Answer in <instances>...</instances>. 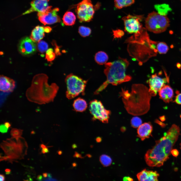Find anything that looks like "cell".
I'll use <instances>...</instances> for the list:
<instances>
[{"label":"cell","mask_w":181,"mask_h":181,"mask_svg":"<svg viewBox=\"0 0 181 181\" xmlns=\"http://www.w3.org/2000/svg\"><path fill=\"white\" fill-rule=\"evenodd\" d=\"M180 132L179 127L173 124L163 137L156 141L155 146L145 155V159L147 165L152 167H160L163 165L169 158Z\"/></svg>","instance_id":"1"},{"label":"cell","mask_w":181,"mask_h":181,"mask_svg":"<svg viewBox=\"0 0 181 181\" xmlns=\"http://www.w3.org/2000/svg\"><path fill=\"white\" fill-rule=\"evenodd\" d=\"M119 94L125 108L129 114L134 116L141 115L149 110L151 96L149 89L144 85L133 84L130 92L122 88Z\"/></svg>","instance_id":"2"},{"label":"cell","mask_w":181,"mask_h":181,"mask_svg":"<svg viewBox=\"0 0 181 181\" xmlns=\"http://www.w3.org/2000/svg\"><path fill=\"white\" fill-rule=\"evenodd\" d=\"M48 76L44 74L34 76L31 87L26 92V96L29 100L39 104L53 101L59 87L54 83L49 85L48 83Z\"/></svg>","instance_id":"3"},{"label":"cell","mask_w":181,"mask_h":181,"mask_svg":"<svg viewBox=\"0 0 181 181\" xmlns=\"http://www.w3.org/2000/svg\"><path fill=\"white\" fill-rule=\"evenodd\" d=\"M129 64V63L126 59L119 57L116 60L105 63L104 72L107 79L95 92L94 94H99L109 84L117 85L130 81L131 77L126 74V70Z\"/></svg>","instance_id":"4"},{"label":"cell","mask_w":181,"mask_h":181,"mask_svg":"<svg viewBox=\"0 0 181 181\" xmlns=\"http://www.w3.org/2000/svg\"><path fill=\"white\" fill-rule=\"evenodd\" d=\"M0 147L10 162L24 158L27 154L28 146L24 138L21 136L12 137L3 141Z\"/></svg>","instance_id":"5"},{"label":"cell","mask_w":181,"mask_h":181,"mask_svg":"<svg viewBox=\"0 0 181 181\" xmlns=\"http://www.w3.org/2000/svg\"><path fill=\"white\" fill-rule=\"evenodd\" d=\"M145 24L147 30L154 33H159L167 29L169 25L170 21L167 15L153 11L148 15Z\"/></svg>","instance_id":"6"},{"label":"cell","mask_w":181,"mask_h":181,"mask_svg":"<svg viewBox=\"0 0 181 181\" xmlns=\"http://www.w3.org/2000/svg\"><path fill=\"white\" fill-rule=\"evenodd\" d=\"M65 81L67 88L66 96L68 99H73L80 93L84 94L87 80L71 73L66 76Z\"/></svg>","instance_id":"7"},{"label":"cell","mask_w":181,"mask_h":181,"mask_svg":"<svg viewBox=\"0 0 181 181\" xmlns=\"http://www.w3.org/2000/svg\"><path fill=\"white\" fill-rule=\"evenodd\" d=\"M143 18V15H128L123 17L124 30L127 33H134V35L138 36L142 33L143 28L141 22Z\"/></svg>","instance_id":"8"},{"label":"cell","mask_w":181,"mask_h":181,"mask_svg":"<svg viewBox=\"0 0 181 181\" xmlns=\"http://www.w3.org/2000/svg\"><path fill=\"white\" fill-rule=\"evenodd\" d=\"M89 108L93 121L98 119L104 123L108 122L111 112L105 109L100 101L94 100L90 101Z\"/></svg>","instance_id":"9"},{"label":"cell","mask_w":181,"mask_h":181,"mask_svg":"<svg viewBox=\"0 0 181 181\" xmlns=\"http://www.w3.org/2000/svg\"><path fill=\"white\" fill-rule=\"evenodd\" d=\"M76 6L75 11L80 22H89L92 19L95 9L90 0H83Z\"/></svg>","instance_id":"10"},{"label":"cell","mask_w":181,"mask_h":181,"mask_svg":"<svg viewBox=\"0 0 181 181\" xmlns=\"http://www.w3.org/2000/svg\"><path fill=\"white\" fill-rule=\"evenodd\" d=\"M52 6H50L45 12H38L37 15L39 21L44 25L51 24L60 22L61 21L59 16L57 13L59 11L58 8L52 9Z\"/></svg>","instance_id":"11"},{"label":"cell","mask_w":181,"mask_h":181,"mask_svg":"<svg viewBox=\"0 0 181 181\" xmlns=\"http://www.w3.org/2000/svg\"><path fill=\"white\" fill-rule=\"evenodd\" d=\"M168 78H163L155 74L152 75L148 80L149 86V93L151 96H155L161 88L165 85Z\"/></svg>","instance_id":"12"},{"label":"cell","mask_w":181,"mask_h":181,"mask_svg":"<svg viewBox=\"0 0 181 181\" xmlns=\"http://www.w3.org/2000/svg\"><path fill=\"white\" fill-rule=\"evenodd\" d=\"M28 37L22 38L18 45V50L22 54L27 55L32 54L36 51V46L33 41Z\"/></svg>","instance_id":"13"},{"label":"cell","mask_w":181,"mask_h":181,"mask_svg":"<svg viewBox=\"0 0 181 181\" xmlns=\"http://www.w3.org/2000/svg\"><path fill=\"white\" fill-rule=\"evenodd\" d=\"M50 0H33L30 3L31 7L23 13L22 15L28 14L37 11L45 12L49 8L48 2Z\"/></svg>","instance_id":"14"},{"label":"cell","mask_w":181,"mask_h":181,"mask_svg":"<svg viewBox=\"0 0 181 181\" xmlns=\"http://www.w3.org/2000/svg\"><path fill=\"white\" fill-rule=\"evenodd\" d=\"M15 87V82L13 79L3 75L0 76V90L4 93L12 92Z\"/></svg>","instance_id":"15"},{"label":"cell","mask_w":181,"mask_h":181,"mask_svg":"<svg viewBox=\"0 0 181 181\" xmlns=\"http://www.w3.org/2000/svg\"><path fill=\"white\" fill-rule=\"evenodd\" d=\"M137 177L138 180L142 181H158L159 174L156 171L144 169L138 173Z\"/></svg>","instance_id":"16"},{"label":"cell","mask_w":181,"mask_h":181,"mask_svg":"<svg viewBox=\"0 0 181 181\" xmlns=\"http://www.w3.org/2000/svg\"><path fill=\"white\" fill-rule=\"evenodd\" d=\"M153 130L152 124L149 122L142 124L137 129L138 136L142 141L149 138Z\"/></svg>","instance_id":"17"},{"label":"cell","mask_w":181,"mask_h":181,"mask_svg":"<svg viewBox=\"0 0 181 181\" xmlns=\"http://www.w3.org/2000/svg\"><path fill=\"white\" fill-rule=\"evenodd\" d=\"M160 98L166 103H169L172 100L173 92L168 85H165L159 91Z\"/></svg>","instance_id":"18"},{"label":"cell","mask_w":181,"mask_h":181,"mask_svg":"<svg viewBox=\"0 0 181 181\" xmlns=\"http://www.w3.org/2000/svg\"><path fill=\"white\" fill-rule=\"evenodd\" d=\"M44 28L43 26H37L32 30L30 38L34 42H38L44 36Z\"/></svg>","instance_id":"19"},{"label":"cell","mask_w":181,"mask_h":181,"mask_svg":"<svg viewBox=\"0 0 181 181\" xmlns=\"http://www.w3.org/2000/svg\"><path fill=\"white\" fill-rule=\"evenodd\" d=\"M73 106L75 111L82 112L86 110L87 105L85 100L81 98H78L74 100Z\"/></svg>","instance_id":"20"},{"label":"cell","mask_w":181,"mask_h":181,"mask_svg":"<svg viewBox=\"0 0 181 181\" xmlns=\"http://www.w3.org/2000/svg\"><path fill=\"white\" fill-rule=\"evenodd\" d=\"M76 17L72 12L68 11L64 15L62 18L64 23L66 25L72 26L75 22Z\"/></svg>","instance_id":"21"},{"label":"cell","mask_w":181,"mask_h":181,"mask_svg":"<svg viewBox=\"0 0 181 181\" xmlns=\"http://www.w3.org/2000/svg\"><path fill=\"white\" fill-rule=\"evenodd\" d=\"M95 59L96 62L98 64L103 65L106 63L108 59V57L105 52L100 51L96 54Z\"/></svg>","instance_id":"22"},{"label":"cell","mask_w":181,"mask_h":181,"mask_svg":"<svg viewBox=\"0 0 181 181\" xmlns=\"http://www.w3.org/2000/svg\"><path fill=\"white\" fill-rule=\"evenodd\" d=\"M115 7L120 9L124 7L130 6L133 4L134 0H114Z\"/></svg>","instance_id":"23"},{"label":"cell","mask_w":181,"mask_h":181,"mask_svg":"<svg viewBox=\"0 0 181 181\" xmlns=\"http://www.w3.org/2000/svg\"><path fill=\"white\" fill-rule=\"evenodd\" d=\"M155 8L159 14L164 15H167L170 8L166 4L157 5L155 6Z\"/></svg>","instance_id":"24"},{"label":"cell","mask_w":181,"mask_h":181,"mask_svg":"<svg viewBox=\"0 0 181 181\" xmlns=\"http://www.w3.org/2000/svg\"><path fill=\"white\" fill-rule=\"evenodd\" d=\"M156 48L158 52L160 54H166L168 51L169 48L167 44L164 42H157Z\"/></svg>","instance_id":"25"},{"label":"cell","mask_w":181,"mask_h":181,"mask_svg":"<svg viewBox=\"0 0 181 181\" xmlns=\"http://www.w3.org/2000/svg\"><path fill=\"white\" fill-rule=\"evenodd\" d=\"M100 161L104 167L110 165L112 162L111 158L109 156L105 154L101 155L100 158Z\"/></svg>","instance_id":"26"},{"label":"cell","mask_w":181,"mask_h":181,"mask_svg":"<svg viewBox=\"0 0 181 181\" xmlns=\"http://www.w3.org/2000/svg\"><path fill=\"white\" fill-rule=\"evenodd\" d=\"M91 30L90 29L87 27L81 26L79 27L78 32L80 35L83 37L89 36L91 34Z\"/></svg>","instance_id":"27"},{"label":"cell","mask_w":181,"mask_h":181,"mask_svg":"<svg viewBox=\"0 0 181 181\" xmlns=\"http://www.w3.org/2000/svg\"><path fill=\"white\" fill-rule=\"evenodd\" d=\"M37 44V49L38 51L41 53L45 52L47 50L48 46L45 41L41 40L38 42Z\"/></svg>","instance_id":"28"},{"label":"cell","mask_w":181,"mask_h":181,"mask_svg":"<svg viewBox=\"0 0 181 181\" xmlns=\"http://www.w3.org/2000/svg\"><path fill=\"white\" fill-rule=\"evenodd\" d=\"M142 121L139 117L135 116L132 118L131 120V124L133 128H138L142 124Z\"/></svg>","instance_id":"29"},{"label":"cell","mask_w":181,"mask_h":181,"mask_svg":"<svg viewBox=\"0 0 181 181\" xmlns=\"http://www.w3.org/2000/svg\"><path fill=\"white\" fill-rule=\"evenodd\" d=\"M55 54L53 52L52 48H50L47 50L46 55V58L48 61L53 60L55 58Z\"/></svg>","instance_id":"30"},{"label":"cell","mask_w":181,"mask_h":181,"mask_svg":"<svg viewBox=\"0 0 181 181\" xmlns=\"http://www.w3.org/2000/svg\"><path fill=\"white\" fill-rule=\"evenodd\" d=\"M23 130L20 129L13 128L10 131V134L12 137L21 136L22 134Z\"/></svg>","instance_id":"31"},{"label":"cell","mask_w":181,"mask_h":181,"mask_svg":"<svg viewBox=\"0 0 181 181\" xmlns=\"http://www.w3.org/2000/svg\"><path fill=\"white\" fill-rule=\"evenodd\" d=\"M114 35L116 37H121L124 34V32L122 30L119 29L113 30Z\"/></svg>","instance_id":"32"},{"label":"cell","mask_w":181,"mask_h":181,"mask_svg":"<svg viewBox=\"0 0 181 181\" xmlns=\"http://www.w3.org/2000/svg\"><path fill=\"white\" fill-rule=\"evenodd\" d=\"M174 101L177 104L181 105V93H178L177 94Z\"/></svg>","instance_id":"33"},{"label":"cell","mask_w":181,"mask_h":181,"mask_svg":"<svg viewBox=\"0 0 181 181\" xmlns=\"http://www.w3.org/2000/svg\"><path fill=\"white\" fill-rule=\"evenodd\" d=\"M8 128L4 125L2 124L0 126V131L2 133H6L7 132Z\"/></svg>","instance_id":"34"},{"label":"cell","mask_w":181,"mask_h":181,"mask_svg":"<svg viewBox=\"0 0 181 181\" xmlns=\"http://www.w3.org/2000/svg\"><path fill=\"white\" fill-rule=\"evenodd\" d=\"M54 44H55V52L56 55H60L61 53L60 52V50L59 48V47L56 44V43L55 42H53Z\"/></svg>","instance_id":"35"},{"label":"cell","mask_w":181,"mask_h":181,"mask_svg":"<svg viewBox=\"0 0 181 181\" xmlns=\"http://www.w3.org/2000/svg\"><path fill=\"white\" fill-rule=\"evenodd\" d=\"M171 153L172 155L174 157H177L179 154L178 151L176 149H174L171 151Z\"/></svg>","instance_id":"36"},{"label":"cell","mask_w":181,"mask_h":181,"mask_svg":"<svg viewBox=\"0 0 181 181\" xmlns=\"http://www.w3.org/2000/svg\"><path fill=\"white\" fill-rule=\"evenodd\" d=\"M73 157H74L80 158H83V157L80 154L77 152H75L74 154V155Z\"/></svg>","instance_id":"37"},{"label":"cell","mask_w":181,"mask_h":181,"mask_svg":"<svg viewBox=\"0 0 181 181\" xmlns=\"http://www.w3.org/2000/svg\"><path fill=\"white\" fill-rule=\"evenodd\" d=\"M51 28L49 26L46 27H44V31L47 33L50 32L52 30Z\"/></svg>","instance_id":"38"},{"label":"cell","mask_w":181,"mask_h":181,"mask_svg":"<svg viewBox=\"0 0 181 181\" xmlns=\"http://www.w3.org/2000/svg\"><path fill=\"white\" fill-rule=\"evenodd\" d=\"M42 149L41 153L42 154H44L45 153H49V152L48 148L47 147Z\"/></svg>","instance_id":"39"},{"label":"cell","mask_w":181,"mask_h":181,"mask_svg":"<svg viewBox=\"0 0 181 181\" xmlns=\"http://www.w3.org/2000/svg\"><path fill=\"white\" fill-rule=\"evenodd\" d=\"M123 180L124 181H132L133 180L132 178L128 176L124 177L123 178Z\"/></svg>","instance_id":"40"},{"label":"cell","mask_w":181,"mask_h":181,"mask_svg":"<svg viewBox=\"0 0 181 181\" xmlns=\"http://www.w3.org/2000/svg\"><path fill=\"white\" fill-rule=\"evenodd\" d=\"M5 180V177L3 174H0V180L1 181H4Z\"/></svg>","instance_id":"41"},{"label":"cell","mask_w":181,"mask_h":181,"mask_svg":"<svg viewBox=\"0 0 181 181\" xmlns=\"http://www.w3.org/2000/svg\"><path fill=\"white\" fill-rule=\"evenodd\" d=\"M44 181H56L57 180L55 179L52 178H45L44 179Z\"/></svg>","instance_id":"42"},{"label":"cell","mask_w":181,"mask_h":181,"mask_svg":"<svg viewBox=\"0 0 181 181\" xmlns=\"http://www.w3.org/2000/svg\"><path fill=\"white\" fill-rule=\"evenodd\" d=\"M4 124L8 128H9L11 126L10 123L8 122H5L4 123Z\"/></svg>","instance_id":"43"},{"label":"cell","mask_w":181,"mask_h":181,"mask_svg":"<svg viewBox=\"0 0 181 181\" xmlns=\"http://www.w3.org/2000/svg\"><path fill=\"white\" fill-rule=\"evenodd\" d=\"M42 177L41 175H38L37 176V179L39 181L42 180Z\"/></svg>","instance_id":"44"},{"label":"cell","mask_w":181,"mask_h":181,"mask_svg":"<svg viewBox=\"0 0 181 181\" xmlns=\"http://www.w3.org/2000/svg\"><path fill=\"white\" fill-rule=\"evenodd\" d=\"M96 140L97 142L100 143L101 142L102 139L100 137H98L96 138Z\"/></svg>","instance_id":"45"},{"label":"cell","mask_w":181,"mask_h":181,"mask_svg":"<svg viewBox=\"0 0 181 181\" xmlns=\"http://www.w3.org/2000/svg\"><path fill=\"white\" fill-rule=\"evenodd\" d=\"M77 147V145L75 144H73L72 145V147L73 149H75Z\"/></svg>","instance_id":"46"},{"label":"cell","mask_w":181,"mask_h":181,"mask_svg":"<svg viewBox=\"0 0 181 181\" xmlns=\"http://www.w3.org/2000/svg\"><path fill=\"white\" fill-rule=\"evenodd\" d=\"M40 147L42 148H45L47 147L45 145L43 144H41L40 145Z\"/></svg>","instance_id":"47"},{"label":"cell","mask_w":181,"mask_h":181,"mask_svg":"<svg viewBox=\"0 0 181 181\" xmlns=\"http://www.w3.org/2000/svg\"><path fill=\"white\" fill-rule=\"evenodd\" d=\"M43 176L44 177H47L48 176V174L46 172L42 174Z\"/></svg>","instance_id":"48"},{"label":"cell","mask_w":181,"mask_h":181,"mask_svg":"<svg viewBox=\"0 0 181 181\" xmlns=\"http://www.w3.org/2000/svg\"><path fill=\"white\" fill-rule=\"evenodd\" d=\"M48 176L49 178H52V175L50 173H48Z\"/></svg>","instance_id":"49"},{"label":"cell","mask_w":181,"mask_h":181,"mask_svg":"<svg viewBox=\"0 0 181 181\" xmlns=\"http://www.w3.org/2000/svg\"><path fill=\"white\" fill-rule=\"evenodd\" d=\"M11 171V170L9 168H6L5 170V171L6 172H10Z\"/></svg>","instance_id":"50"},{"label":"cell","mask_w":181,"mask_h":181,"mask_svg":"<svg viewBox=\"0 0 181 181\" xmlns=\"http://www.w3.org/2000/svg\"><path fill=\"white\" fill-rule=\"evenodd\" d=\"M58 153L59 155H61L62 153V151L61 150H59L58 151Z\"/></svg>","instance_id":"51"},{"label":"cell","mask_w":181,"mask_h":181,"mask_svg":"<svg viewBox=\"0 0 181 181\" xmlns=\"http://www.w3.org/2000/svg\"><path fill=\"white\" fill-rule=\"evenodd\" d=\"M72 166L73 167H75L76 166V163H73L72 164Z\"/></svg>","instance_id":"52"},{"label":"cell","mask_w":181,"mask_h":181,"mask_svg":"<svg viewBox=\"0 0 181 181\" xmlns=\"http://www.w3.org/2000/svg\"><path fill=\"white\" fill-rule=\"evenodd\" d=\"M11 171L6 172V175H9L11 174Z\"/></svg>","instance_id":"53"},{"label":"cell","mask_w":181,"mask_h":181,"mask_svg":"<svg viewBox=\"0 0 181 181\" xmlns=\"http://www.w3.org/2000/svg\"><path fill=\"white\" fill-rule=\"evenodd\" d=\"M86 156H87L89 158H90L92 157V155L89 154H87L86 155Z\"/></svg>","instance_id":"54"},{"label":"cell","mask_w":181,"mask_h":181,"mask_svg":"<svg viewBox=\"0 0 181 181\" xmlns=\"http://www.w3.org/2000/svg\"><path fill=\"white\" fill-rule=\"evenodd\" d=\"M35 133V132L34 131H32L31 132V134H34Z\"/></svg>","instance_id":"55"},{"label":"cell","mask_w":181,"mask_h":181,"mask_svg":"<svg viewBox=\"0 0 181 181\" xmlns=\"http://www.w3.org/2000/svg\"><path fill=\"white\" fill-rule=\"evenodd\" d=\"M180 147H181V144H180Z\"/></svg>","instance_id":"56"},{"label":"cell","mask_w":181,"mask_h":181,"mask_svg":"<svg viewBox=\"0 0 181 181\" xmlns=\"http://www.w3.org/2000/svg\"></svg>","instance_id":"57"}]
</instances>
